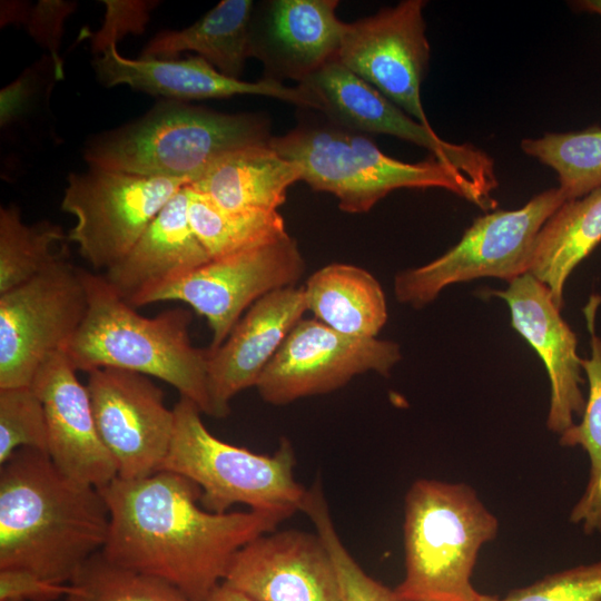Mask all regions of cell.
Instances as JSON below:
<instances>
[{"mask_svg": "<svg viewBox=\"0 0 601 601\" xmlns=\"http://www.w3.org/2000/svg\"><path fill=\"white\" fill-rule=\"evenodd\" d=\"M99 491L109 511L104 556L170 583L191 601H207L235 554L287 519L252 510L208 511L200 489L170 471L138 480L117 476Z\"/></svg>", "mask_w": 601, "mask_h": 601, "instance_id": "cell-1", "label": "cell"}, {"mask_svg": "<svg viewBox=\"0 0 601 601\" xmlns=\"http://www.w3.org/2000/svg\"><path fill=\"white\" fill-rule=\"evenodd\" d=\"M108 530L99 489L63 474L47 452L19 449L1 465L0 569L70 584Z\"/></svg>", "mask_w": 601, "mask_h": 601, "instance_id": "cell-2", "label": "cell"}, {"mask_svg": "<svg viewBox=\"0 0 601 601\" xmlns=\"http://www.w3.org/2000/svg\"><path fill=\"white\" fill-rule=\"evenodd\" d=\"M81 274L88 308L63 351L73 368L87 374L98 368H119L156 377L210 416L208 349L190 342V311L175 308L154 317L140 315L105 276L85 269Z\"/></svg>", "mask_w": 601, "mask_h": 601, "instance_id": "cell-3", "label": "cell"}, {"mask_svg": "<svg viewBox=\"0 0 601 601\" xmlns=\"http://www.w3.org/2000/svg\"><path fill=\"white\" fill-rule=\"evenodd\" d=\"M269 146L297 164L302 180L316 191L333 194L345 213L368 211L398 188H444L483 210H495L496 199L456 168L431 156L417 164L383 154L366 136L334 122L300 125L272 137Z\"/></svg>", "mask_w": 601, "mask_h": 601, "instance_id": "cell-4", "label": "cell"}, {"mask_svg": "<svg viewBox=\"0 0 601 601\" xmlns=\"http://www.w3.org/2000/svg\"><path fill=\"white\" fill-rule=\"evenodd\" d=\"M270 138L268 120L260 115L224 114L168 100L92 138L83 158L89 167L190 184L226 155Z\"/></svg>", "mask_w": 601, "mask_h": 601, "instance_id": "cell-5", "label": "cell"}, {"mask_svg": "<svg viewBox=\"0 0 601 601\" xmlns=\"http://www.w3.org/2000/svg\"><path fill=\"white\" fill-rule=\"evenodd\" d=\"M497 526L467 485L415 481L405 497V575L394 589L400 601H482L471 577Z\"/></svg>", "mask_w": 601, "mask_h": 601, "instance_id": "cell-6", "label": "cell"}, {"mask_svg": "<svg viewBox=\"0 0 601 601\" xmlns=\"http://www.w3.org/2000/svg\"><path fill=\"white\" fill-rule=\"evenodd\" d=\"M175 428L168 454L159 471L193 481L201 491L200 504L216 513L235 504L252 511L282 514L302 512L308 489L295 477V452L282 439L273 454H260L214 436L199 407L180 396L174 406Z\"/></svg>", "mask_w": 601, "mask_h": 601, "instance_id": "cell-7", "label": "cell"}, {"mask_svg": "<svg viewBox=\"0 0 601 601\" xmlns=\"http://www.w3.org/2000/svg\"><path fill=\"white\" fill-rule=\"evenodd\" d=\"M564 201L562 191L551 188L521 208L495 209L477 217L445 254L396 275V299L420 308L451 284L480 277L510 283L528 273L540 230Z\"/></svg>", "mask_w": 601, "mask_h": 601, "instance_id": "cell-8", "label": "cell"}, {"mask_svg": "<svg viewBox=\"0 0 601 601\" xmlns=\"http://www.w3.org/2000/svg\"><path fill=\"white\" fill-rule=\"evenodd\" d=\"M189 183L89 167L72 173L61 209L76 218L67 238L97 269L108 270L134 247L167 203Z\"/></svg>", "mask_w": 601, "mask_h": 601, "instance_id": "cell-9", "label": "cell"}, {"mask_svg": "<svg viewBox=\"0 0 601 601\" xmlns=\"http://www.w3.org/2000/svg\"><path fill=\"white\" fill-rule=\"evenodd\" d=\"M81 270L63 257L0 295V388L30 386L45 359L69 345L88 308Z\"/></svg>", "mask_w": 601, "mask_h": 601, "instance_id": "cell-10", "label": "cell"}, {"mask_svg": "<svg viewBox=\"0 0 601 601\" xmlns=\"http://www.w3.org/2000/svg\"><path fill=\"white\" fill-rule=\"evenodd\" d=\"M305 270L296 240L285 236L234 254L211 258L185 276L149 293L138 306L179 300L204 316L220 346L243 313L263 296L295 286Z\"/></svg>", "mask_w": 601, "mask_h": 601, "instance_id": "cell-11", "label": "cell"}, {"mask_svg": "<svg viewBox=\"0 0 601 601\" xmlns=\"http://www.w3.org/2000/svg\"><path fill=\"white\" fill-rule=\"evenodd\" d=\"M401 359L397 343L338 333L316 318H302L264 368L256 388L263 401L286 405L326 394L354 376L388 375Z\"/></svg>", "mask_w": 601, "mask_h": 601, "instance_id": "cell-12", "label": "cell"}, {"mask_svg": "<svg viewBox=\"0 0 601 601\" xmlns=\"http://www.w3.org/2000/svg\"><path fill=\"white\" fill-rule=\"evenodd\" d=\"M425 4L404 0L347 22L337 60L408 116L432 127L421 100L431 51Z\"/></svg>", "mask_w": 601, "mask_h": 601, "instance_id": "cell-13", "label": "cell"}, {"mask_svg": "<svg viewBox=\"0 0 601 601\" xmlns=\"http://www.w3.org/2000/svg\"><path fill=\"white\" fill-rule=\"evenodd\" d=\"M99 436L118 477L138 480L160 470L170 449L174 408L149 376L119 368L88 373L86 384Z\"/></svg>", "mask_w": 601, "mask_h": 601, "instance_id": "cell-14", "label": "cell"}, {"mask_svg": "<svg viewBox=\"0 0 601 601\" xmlns=\"http://www.w3.org/2000/svg\"><path fill=\"white\" fill-rule=\"evenodd\" d=\"M332 122L353 131L390 135L427 149L431 156L492 195L499 183L489 154L471 144H452L415 120L370 83L335 60L304 83Z\"/></svg>", "mask_w": 601, "mask_h": 601, "instance_id": "cell-15", "label": "cell"}, {"mask_svg": "<svg viewBox=\"0 0 601 601\" xmlns=\"http://www.w3.org/2000/svg\"><path fill=\"white\" fill-rule=\"evenodd\" d=\"M256 601H343L332 555L315 532L277 529L244 545L223 581Z\"/></svg>", "mask_w": 601, "mask_h": 601, "instance_id": "cell-16", "label": "cell"}, {"mask_svg": "<svg viewBox=\"0 0 601 601\" xmlns=\"http://www.w3.org/2000/svg\"><path fill=\"white\" fill-rule=\"evenodd\" d=\"M337 0H272L253 10L250 57L266 77L304 83L337 60L347 22L337 14Z\"/></svg>", "mask_w": 601, "mask_h": 601, "instance_id": "cell-17", "label": "cell"}, {"mask_svg": "<svg viewBox=\"0 0 601 601\" xmlns=\"http://www.w3.org/2000/svg\"><path fill=\"white\" fill-rule=\"evenodd\" d=\"M42 402L47 454L67 476L101 487L118 476L92 414L89 392L63 351L50 355L30 385Z\"/></svg>", "mask_w": 601, "mask_h": 601, "instance_id": "cell-18", "label": "cell"}, {"mask_svg": "<svg viewBox=\"0 0 601 601\" xmlns=\"http://www.w3.org/2000/svg\"><path fill=\"white\" fill-rule=\"evenodd\" d=\"M492 294L508 303L512 327L544 363L551 384L546 424L551 431L562 434L574 425V416L582 415L585 406L577 335L562 318L550 289L530 273Z\"/></svg>", "mask_w": 601, "mask_h": 601, "instance_id": "cell-19", "label": "cell"}, {"mask_svg": "<svg viewBox=\"0 0 601 601\" xmlns=\"http://www.w3.org/2000/svg\"><path fill=\"white\" fill-rule=\"evenodd\" d=\"M307 311L304 286L274 290L256 300L224 343L208 349L211 415L226 417L230 401L256 386L264 368Z\"/></svg>", "mask_w": 601, "mask_h": 601, "instance_id": "cell-20", "label": "cell"}, {"mask_svg": "<svg viewBox=\"0 0 601 601\" xmlns=\"http://www.w3.org/2000/svg\"><path fill=\"white\" fill-rule=\"evenodd\" d=\"M93 69L106 87L127 85L169 100L259 95L319 110L317 100L303 85L289 87L269 78L244 81L221 73L199 56L187 59H130L118 52L117 45H111L93 60Z\"/></svg>", "mask_w": 601, "mask_h": 601, "instance_id": "cell-21", "label": "cell"}, {"mask_svg": "<svg viewBox=\"0 0 601 601\" xmlns=\"http://www.w3.org/2000/svg\"><path fill=\"white\" fill-rule=\"evenodd\" d=\"M186 186L160 210L128 254L104 275L134 307L149 293L210 259L190 226Z\"/></svg>", "mask_w": 601, "mask_h": 601, "instance_id": "cell-22", "label": "cell"}, {"mask_svg": "<svg viewBox=\"0 0 601 601\" xmlns=\"http://www.w3.org/2000/svg\"><path fill=\"white\" fill-rule=\"evenodd\" d=\"M298 180L300 167L268 142L226 155L188 186L224 210L256 213L277 210Z\"/></svg>", "mask_w": 601, "mask_h": 601, "instance_id": "cell-23", "label": "cell"}, {"mask_svg": "<svg viewBox=\"0 0 601 601\" xmlns=\"http://www.w3.org/2000/svg\"><path fill=\"white\" fill-rule=\"evenodd\" d=\"M307 311L332 329L355 337H376L387 321L383 288L367 270L333 263L304 285Z\"/></svg>", "mask_w": 601, "mask_h": 601, "instance_id": "cell-24", "label": "cell"}, {"mask_svg": "<svg viewBox=\"0 0 601 601\" xmlns=\"http://www.w3.org/2000/svg\"><path fill=\"white\" fill-rule=\"evenodd\" d=\"M601 243V186L564 201L540 230L529 272L563 306L564 284L572 270Z\"/></svg>", "mask_w": 601, "mask_h": 601, "instance_id": "cell-25", "label": "cell"}, {"mask_svg": "<svg viewBox=\"0 0 601 601\" xmlns=\"http://www.w3.org/2000/svg\"><path fill=\"white\" fill-rule=\"evenodd\" d=\"M250 0H223L191 26L162 31L142 51L144 58L171 59L195 51L221 73L238 78L250 58Z\"/></svg>", "mask_w": 601, "mask_h": 601, "instance_id": "cell-26", "label": "cell"}, {"mask_svg": "<svg viewBox=\"0 0 601 601\" xmlns=\"http://www.w3.org/2000/svg\"><path fill=\"white\" fill-rule=\"evenodd\" d=\"M599 299L591 298L585 307L588 328L591 334V355L582 358L589 393L582 420L561 434L565 446L580 445L591 462L585 491L572 510L570 520L582 523L585 533L601 531V338L595 334L594 322Z\"/></svg>", "mask_w": 601, "mask_h": 601, "instance_id": "cell-27", "label": "cell"}, {"mask_svg": "<svg viewBox=\"0 0 601 601\" xmlns=\"http://www.w3.org/2000/svg\"><path fill=\"white\" fill-rule=\"evenodd\" d=\"M186 189L190 226L210 259L266 244L287 234L277 210L227 211L188 185Z\"/></svg>", "mask_w": 601, "mask_h": 601, "instance_id": "cell-28", "label": "cell"}, {"mask_svg": "<svg viewBox=\"0 0 601 601\" xmlns=\"http://www.w3.org/2000/svg\"><path fill=\"white\" fill-rule=\"evenodd\" d=\"M67 236L48 220L29 225L17 205L0 209V295L32 279L66 257L57 249Z\"/></svg>", "mask_w": 601, "mask_h": 601, "instance_id": "cell-29", "label": "cell"}, {"mask_svg": "<svg viewBox=\"0 0 601 601\" xmlns=\"http://www.w3.org/2000/svg\"><path fill=\"white\" fill-rule=\"evenodd\" d=\"M522 151L552 168L566 200L577 199L601 186V127L569 132H548L524 138Z\"/></svg>", "mask_w": 601, "mask_h": 601, "instance_id": "cell-30", "label": "cell"}, {"mask_svg": "<svg viewBox=\"0 0 601 601\" xmlns=\"http://www.w3.org/2000/svg\"><path fill=\"white\" fill-rule=\"evenodd\" d=\"M70 584L69 601H191L170 583L119 566L101 552L85 563Z\"/></svg>", "mask_w": 601, "mask_h": 601, "instance_id": "cell-31", "label": "cell"}, {"mask_svg": "<svg viewBox=\"0 0 601 601\" xmlns=\"http://www.w3.org/2000/svg\"><path fill=\"white\" fill-rule=\"evenodd\" d=\"M303 513L312 521L334 561L343 601H400L395 590L368 575L343 544L317 480L308 487Z\"/></svg>", "mask_w": 601, "mask_h": 601, "instance_id": "cell-32", "label": "cell"}, {"mask_svg": "<svg viewBox=\"0 0 601 601\" xmlns=\"http://www.w3.org/2000/svg\"><path fill=\"white\" fill-rule=\"evenodd\" d=\"M47 452L42 402L31 386L0 388V465L19 449Z\"/></svg>", "mask_w": 601, "mask_h": 601, "instance_id": "cell-33", "label": "cell"}, {"mask_svg": "<svg viewBox=\"0 0 601 601\" xmlns=\"http://www.w3.org/2000/svg\"><path fill=\"white\" fill-rule=\"evenodd\" d=\"M482 601H601V562L549 575L503 599L483 594Z\"/></svg>", "mask_w": 601, "mask_h": 601, "instance_id": "cell-34", "label": "cell"}, {"mask_svg": "<svg viewBox=\"0 0 601 601\" xmlns=\"http://www.w3.org/2000/svg\"><path fill=\"white\" fill-rule=\"evenodd\" d=\"M76 2L41 0L35 6H26L21 22L29 35L49 51L58 79L63 77L62 60L59 55L65 20L75 11Z\"/></svg>", "mask_w": 601, "mask_h": 601, "instance_id": "cell-35", "label": "cell"}, {"mask_svg": "<svg viewBox=\"0 0 601 601\" xmlns=\"http://www.w3.org/2000/svg\"><path fill=\"white\" fill-rule=\"evenodd\" d=\"M106 7L101 28L92 36L91 49L102 53L126 35H140L145 31L156 1L146 0H104Z\"/></svg>", "mask_w": 601, "mask_h": 601, "instance_id": "cell-36", "label": "cell"}, {"mask_svg": "<svg viewBox=\"0 0 601 601\" xmlns=\"http://www.w3.org/2000/svg\"><path fill=\"white\" fill-rule=\"evenodd\" d=\"M51 58L48 63L39 62L23 71L13 82L1 90L0 93V125L1 128L13 125L36 106L45 78L42 75L52 65Z\"/></svg>", "mask_w": 601, "mask_h": 601, "instance_id": "cell-37", "label": "cell"}, {"mask_svg": "<svg viewBox=\"0 0 601 601\" xmlns=\"http://www.w3.org/2000/svg\"><path fill=\"white\" fill-rule=\"evenodd\" d=\"M71 593V584L55 583L26 570L0 569V601H59Z\"/></svg>", "mask_w": 601, "mask_h": 601, "instance_id": "cell-38", "label": "cell"}, {"mask_svg": "<svg viewBox=\"0 0 601 601\" xmlns=\"http://www.w3.org/2000/svg\"><path fill=\"white\" fill-rule=\"evenodd\" d=\"M207 601H256L245 593L221 582L210 594Z\"/></svg>", "mask_w": 601, "mask_h": 601, "instance_id": "cell-39", "label": "cell"}, {"mask_svg": "<svg viewBox=\"0 0 601 601\" xmlns=\"http://www.w3.org/2000/svg\"><path fill=\"white\" fill-rule=\"evenodd\" d=\"M575 11L598 14L601 17V0H575L569 2Z\"/></svg>", "mask_w": 601, "mask_h": 601, "instance_id": "cell-40", "label": "cell"}, {"mask_svg": "<svg viewBox=\"0 0 601 601\" xmlns=\"http://www.w3.org/2000/svg\"><path fill=\"white\" fill-rule=\"evenodd\" d=\"M62 601H69V600L67 598H65V600H62Z\"/></svg>", "mask_w": 601, "mask_h": 601, "instance_id": "cell-41", "label": "cell"}, {"mask_svg": "<svg viewBox=\"0 0 601 601\" xmlns=\"http://www.w3.org/2000/svg\"><path fill=\"white\" fill-rule=\"evenodd\" d=\"M12 601H19V600H12Z\"/></svg>", "mask_w": 601, "mask_h": 601, "instance_id": "cell-42", "label": "cell"}]
</instances>
